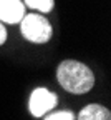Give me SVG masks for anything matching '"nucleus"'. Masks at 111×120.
Listing matches in <instances>:
<instances>
[{
	"instance_id": "obj_9",
	"label": "nucleus",
	"mask_w": 111,
	"mask_h": 120,
	"mask_svg": "<svg viewBox=\"0 0 111 120\" xmlns=\"http://www.w3.org/2000/svg\"><path fill=\"white\" fill-rule=\"evenodd\" d=\"M2 4H3V0H0V7H2Z\"/></svg>"
},
{
	"instance_id": "obj_1",
	"label": "nucleus",
	"mask_w": 111,
	"mask_h": 120,
	"mask_svg": "<svg viewBox=\"0 0 111 120\" xmlns=\"http://www.w3.org/2000/svg\"><path fill=\"white\" fill-rule=\"evenodd\" d=\"M58 83L70 94H86L94 85L91 68L76 60H65L56 68Z\"/></svg>"
},
{
	"instance_id": "obj_6",
	"label": "nucleus",
	"mask_w": 111,
	"mask_h": 120,
	"mask_svg": "<svg viewBox=\"0 0 111 120\" xmlns=\"http://www.w3.org/2000/svg\"><path fill=\"white\" fill-rule=\"evenodd\" d=\"M53 0H25L23 5H28L30 8H35V10H40L43 13L50 12L53 8Z\"/></svg>"
},
{
	"instance_id": "obj_5",
	"label": "nucleus",
	"mask_w": 111,
	"mask_h": 120,
	"mask_svg": "<svg viewBox=\"0 0 111 120\" xmlns=\"http://www.w3.org/2000/svg\"><path fill=\"white\" fill-rule=\"evenodd\" d=\"M78 120H111V113L100 103H90L78 113Z\"/></svg>"
},
{
	"instance_id": "obj_3",
	"label": "nucleus",
	"mask_w": 111,
	"mask_h": 120,
	"mask_svg": "<svg viewBox=\"0 0 111 120\" xmlns=\"http://www.w3.org/2000/svg\"><path fill=\"white\" fill-rule=\"evenodd\" d=\"M55 105H56V95L53 92H50L46 88H35L30 95L28 109H30L31 115L42 117L46 112H50Z\"/></svg>"
},
{
	"instance_id": "obj_8",
	"label": "nucleus",
	"mask_w": 111,
	"mask_h": 120,
	"mask_svg": "<svg viewBox=\"0 0 111 120\" xmlns=\"http://www.w3.org/2000/svg\"><path fill=\"white\" fill-rule=\"evenodd\" d=\"M5 40H7V30H5L3 23L0 22V45H2V43H3Z\"/></svg>"
},
{
	"instance_id": "obj_7",
	"label": "nucleus",
	"mask_w": 111,
	"mask_h": 120,
	"mask_svg": "<svg viewBox=\"0 0 111 120\" xmlns=\"http://www.w3.org/2000/svg\"><path fill=\"white\" fill-rule=\"evenodd\" d=\"M45 120H75V115L68 110H63V112H55V113H50Z\"/></svg>"
},
{
	"instance_id": "obj_4",
	"label": "nucleus",
	"mask_w": 111,
	"mask_h": 120,
	"mask_svg": "<svg viewBox=\"0 0 111 120\" xmlns=\"http://www.w3.org/2000/svg\"><path fill=\"white\" fill-rule=\"evenodd\" d=\"M25 15V5L22 0H3L0 7V22L5 23H20V20Z\"/></svg>"
},
{
	"instance_id": "obj_2",
	"label": "nucleus",
	"mask_w": 111,
	"mask_h": 120,
	"mask_svg": "<svg viewBox=\"0 0 111 120\" xmlns=\"http://www.w3.org/2000/svg\"><path fill=\"white\" fill-rule=\"evenodd\" d=\"M20 30H22V35L28 42H33V43H46L53 34L50 22L37 13L23 15V19L20 20Z\"/></svg>"
}]
</instances>
